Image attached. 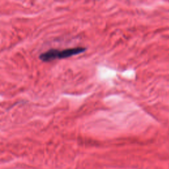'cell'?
Segmentation results:
<instances>
[{
	"instance_id": "obj_1",
	"label": "cell",
	"mask_w": 169,
	"mask_h": 169,
	"mask_svg": "<svg viewBox=\"0 0 169 169\" xmlns=\"http://www.w3.org/2000/svg\"><path fill=\"white\" fill-rule=\"evenodd\" d=\"M86 48L84 47H76L72 48H68L63 50H60L59 52V59H63L71 57L79 53L84 52Z\"/></svg>"
},
{
	"instance_id": "obj_2",
	"label": "cell",
	"mask_w": 169,
	"mask_h": 169,
	"mask_svg": "<svg viewBox=\"0 0 169 169\" xmlns=\"http://www.w3.org/2000/svg\"><path fill=\"white\" fill-rule=\"evenodd\" d=\"M59 52L60 50L56 49H51L41 53L39 58L43 61H50L59 59Z\"/></svg>"
}]
</instances>
